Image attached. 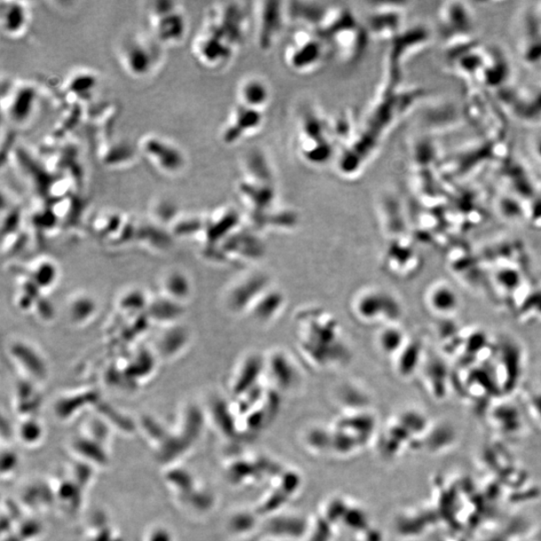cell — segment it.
Returning <instances> with one entry per match:
<instances>
[{
    "label": "cell",
    "mask_w": 541,
    "mask_h": 541,
    "mask_svg": "<svg viewBox=\"0 0 541 541\" xmlns=\"http://www.w3.org/2000/svg\"><path fill=\"white\" fill-rule=\"evenodd\" d=\"M252 23L245 3H218L207 10L192 44L193 57L208 70H221L237 58Z\"/></svg>",
    "instance_id": "1"
},
{
    "label": "cell",
    "mask_w": 541,
    "mask_h": 541,
    "mask_svg": "<svg viewBox=\"0 0 541 541\" xmlns=\"http://www.w3.org/2000/svg\"><path fill=\"white\" fill-rule=\"evenodd\" d=\"M295 339L298 352L316 370L346 366L351 350L341 325L323 308H305L296 314Z\"/></svg>",
    "instance_id": "2"
},
{
    "label": "cell",
    "mask_w": 541,
    "mask_h": 541,
    "mask_svg": "<svg viewBox=\"0 0 541 541\" xmlns=\"http://www.w3.org/2000/svg\"><path fill=\"white\" fill-rule=\"evenodd\" d=\"M236 190L251 228L272 229L284 207L278 203L275 170L268 156L259 148L249 151L243 158Z\"/></svg>",
    "instance_id": "3"
},
{
    "label": "cell",
    "mask_w": 541,
    "mask_h": 541,
    "mask_svg": "<svg viewBox=\"0 0 541 541\" xmlns=\"http://www.w3.org/2000/svg\"><path fill=\"white\" fill-rule=\"evenodd\" d=\"M296 154L314 168L326 166L337 158V142L332 123L314 107H305L298 116L295 129Z\"/></svg>",
    "instance_id": "4"
},
{
    "label": "cell",
    "mask_w": 541,
    "mask_h": 541,
    "mask_svg": "<svg viewBox=\"0 0 541 541\" xmlns=\"http://www.w3.org/2000/svg\"><path fill=\"white\" fill-rule=\"evenodd\" d=\"M331 44L335 56L354 61L362 56L370 35L347 7L327 6L317 29Z\"/></svg>",
    "instance_id": "5"
},
{
    "label": "cell",
    "mask_w": 541,
    "mask_h": 541,
    "mask_svg": "<svg viewBox=\"0 0 541 541\" xmlns=\"http://www.w3.org/2000/svg\"><path fill=\"white\" fill-rule=\"evenodd\" d=\"M335 57L332 46L318 30L295 27L283 52L287 68L298 75H312Z\"/></svg>",
    "instance_id": "6"
},
{
    "label": "cell",
    "mask_w": 541,
    "mask_h": 541,
    "mask_svg": "<svg viewBox=\"0 0 541 541\" xmlns=\"http://www.w3.org/2000/svg\"><path fill=\"white\" fill-rule=\"evenodd\" d=\"M163 45L150 35L129 33L116 46L122 68L131 77L146 78L158 70L163 60Z\"/></svg>",
    "instance_id": "7"
},
{
    "label": "cell",
    "mask_w": 541,
    "mask_h": 541,
    "mask_svg": "<svg viewBox=\"0 0 541 541\" xmlns=\"http://www.w3.org/2000/svg\"><path fill=\"white\" fill-rule=\"evenodd\" d=\"M351 311L359 322L364 324H397L402 316V306L397 298L379 287L360 290L352 298Z\"/></svg>",
    "instance_id": "8"
},
{
    "label": "cell",
    "mask_w": 541,
    "mask_h": 541,
    "mask_svg": "<svg viewBox=\"0 0 541 541\" xmlns=\"http://www.w3.org/2000/svg\"><path fill=\"white\" fill-rule=\"evenodd\" d=\"M147 20L148 33L163 46L182 43L189 28L184 7L171 0H155L148 4Z\"/></svg>",
    "instance_id": "9"
},
{
    "label": "cell",
    "mask_w": 541,
    "mask_h": 541,
    "mask_svg": "<svg viewBox=\"0 0 541 541\" xmlns=\"http://www.w3.org/2000/svg\"><path fill=\"white\" fill-rule=\"evenodd\" d=\"M138 150L148 166L163 176H178L187 167V159L183 148L159 133H147L140 139Z\"/></svg>",
    "instance_id": "10"
},
{
    "label": "cell",
    "mask_w": 541,
    "mask_h": 541,
    "mask_svg": "<svg viewBox=\"0 0 541 541\" xmlns=\"http://www.w3.org/2000/svg\"><path fill=\"white\" fill-rule=\"evenodd\" d=\"M252 22L258 48L269 52L288 26L287 3L261 2L252 7Z\"/></svg>",
    "instance_id": "11"
},
{
    "label": "cell",
    "mask_w": 541,
    "mask_h": 541,
    "mask_svg": "<svg viewBox=\"0 0 541 541\" xmlns=\"http://www.w3.org/2000/svg\"><path fill=\"white\" fill-rule=\"evenodd\" d=\"M266 111L235 103L221 129V139L226 146H234L253 137L262 130Z\"/></svg>",
    "instance_id": "12"
},
{
    "label": "cell",
    "mask_w": 541,
    "mask_h": 541,
    "mask_svg": "<svg viewBox=\"0 0 541 541\" xmlns=\"http://www.w3.org/2000/svg\"><path fill=\"white\" fill-rule=\"evenodd\" d=\"M271 286V280L265 273L250 272L235 281L227 290L225 307L235 315L247 314L251 306Z\"/></svg>",
    "instance_id": "13"
},
{
    "label": "cell",
    "mask_w": 541,
    "mask_h": 541,
    "mask_svg": "<svg viewBox=\"0 0 541 541\" xmlns=\"http://www.w3.org/2000/svg\"><path fill=\"white\" fill-rule=\"evenodd\" d=\"M7 355L22 378L41 384L49 378L50 366L44 355L34 344L14 339L7 346Z\"/></svg>",
    "instance_id": "14"
},
{
    "label": "cell",
    "mask_w": 541,
    "mask_h": 541,
    "mask_svg": "<svg viewBox=\"0 0 541 541\" xmlns=\"http://www.w3.org/2000/svg\"><path fill=\"white\" fill-rule=\"evenodd\" d=\"M302 378L299 365L286 351L274 349L265 355L264 378L274 388L292 389L300 383Z\"/></svg>",
    "instance_id": "15"
},
{
    "label": "cell",
    "mask_w": 541,
    "mask_h": 541,
    "mask_svg": "<svg viewBox=\"0 0 541 541\" xmlns=\"http://www.w3.org/2000/svg\"><path fill=\"white\" fill-rule=\"evenodd\" d=\"M5 98L3 107L11 123L21 125L33 120L38 101L37 91L33 85L11 84L6 97H3Z\"/></svg>",
    "instance_id": "16"
},
{
    "label": "cell",
    "mask_w": 541,
    "mask_h": 541,
    "mask_svg": "<svg viewBox=\"0 0 541 541\" xmlns=\"http://www.w3.org/2000/svg\"><path fill=\"white\" fill-rule=\"evenodd\" d=\"M265 373V354L249 352L243 356L231 376V389L235 395L246 394L260 386Z\"/></svg>",
    "instance_id": "17"
},
{
    "label": "cell",
    "mask_w": 541,
    "mask_h": 541,
    "mask_svg": "<svg viewBox=\"0 0 541 541\" xmlns=\"http://www.w3.org/2000/svg\"><path fill=\"white\" fill-rule=\"evenodd\" d=\"M191 341L190 329L182 322H179L162 327L152 348L159 359L172 360L183 354L189 347Z\"/></svg>",
    "instance_id": "18"
},
{
    "label": "cell",
    "mask_w": 541,
    "mask_h": 541,
    "mask_svg": "<svg viewBox=\"0 0 541 541\" xmlns=\"http://www.w3.org/2000/svg\"><path fill=\"white\" fill-rule=\"evenodd\" d=\"M158 359L153 348H138L115 361V366L130 384H138L154 375Z\"/></svg>",
    "instance_id": "19"
},
{
    "label": "cell",
    "mask_w": 541,
    "mask_h": 541,
    "mask_svg": "<svg viewBox=\"0 0 541 541\" xmlns=\"http://www.w3.org/2000/svg\"><path fill=\"white\" fill-rule=\"evenodd\" d=\"M403 20L402 7L395 4H384L374 7L372 12L367 15L365 28L368 35L386 38L396 36L399 34ZM398 36V35H397Z\"/></svg>",
    "instance_id": "20"
},
{
    "label": "cell",
    "mask_w": 541,
    "mask_h": 541,
    "mask_svg": "<svg viewBox=\"0 0 541 541\" xmlns=\"http://www.w3.org/2000/svg\"><path fill=\"white\" fill-rule=\"evenodd\" d=\"M227 257L233 256L236 261H256L262 255L263 246L255 232L239 228L221 243Z\"/></svg>",
    "instance_id": "21"
},
{
    "label": "cell",
    "mask_w": 541,
    "mask_h": 541,
    "mask_svg": "<svg viewBox=\"0 0 541 541\" xmlns=\"http://www.w3.org/2000/svg\"><path fill=\"white\" fill-rule=\"evenodd\" d=\"M285 306V295L272 285L251 306L247 315L252 317L259 324L269 325L283 314Z\"/></svg>",
    "instance_id": "22"
},
{
    "label": "cell",
    "mask_w": 541,
    "mask_h": 541,
    "mask_svg": "<svg viewBox=\"0 0 541 541\" xmlns=\"http://www.w3.org/2000/svg\"><path fill=\"white\" fill-rule=\"evenodd\" d=\"M270 85L262 76H247L242 78L236 91V101L267 112L271 103Z\"/></svg>",
    "instance_id": "23"
},
{
    "label": "cell",
    "mask_w": 541,
    "mask_h": 541,
    "mask_svg": "<svg viewBox=\"0 0 541 541\" xmlns=\"http://www.w3.org/2000/svg\"><path fill=\"white\" fill-rule=\"evenodd\" d=\"M27 4L20 2H3L0 9V26L3 34L18 38L26 33L30 20Z\"/></svg>",
    "instance_id": "24"
},
{
    "label": "cell",
    "mask_w": 541,
    "mask_h": 541,
    "mask_svg": "<svg viewBox=\"0 0 541 541\" xmlns=\"http://www.w3.org/2000/svg\"><path fill=\"white\" fill-rule=\"evenodd\" d=\"M146 314L150 322L169 326L180 322L185 315V305L159 294L150 298Z\"/></svg>",
    "instance_id": "25"
},
{
    "label": "cell",
    "mask_w": 541,
    "mask_h": 541,
    "mask_svg": "<svg viewBox=\"0 0 541 541\" xmlns=\"http://www.w3.org/2000/svg\"><path fill=\"white\" fill-rule=\"evenodd\" d=\"M426 302L431 311L441 316H450L459 309L458 294L451 286L439 283L430 288Z\"/></svg>",
    "instance_id": "26"
},
{
    "label": "cell",
    "mask_w": 541,
    "mask_h": 541,
    "mask_svg": "<svg viewBox=\"0 0 541 541\" xmlns=\"http://www.w3.org/2000/svg\"><path fill=\"white\" fill-rule=\"evenodd\" d=\"M161 289V294L185 305L193 294V282L184 271L172 269L163 276Z\"/></svg>",
    "instance_id": "27"
},
{
    "label": "cell",
    "mask_w": 541,
    "mask_h": 541,
    "mask_svg": "<svg viewBox=\"0 0 541 541\" xmlns=\"http://www.w3.org/2000/svg\"><path fill=\"white\" fill-rule=\"evenodd\" d=\"M99 304L96 298L88 293H77L67 305V315L69 322L75 326L89 324L97 316Z\"/></svg>",
    "instance_id": "28"
},
{
    "label": "cell",
    "mask_w": 541,
    "mask_h": 541,
    "mask_svg": "<svg viewBox=\"0 0 541 541\" xmlns=\"http://www.w3.org/2000/svg\"><path fill=\"white\" fill-rule=\"evenodd\" d=\"M99 86V77L95 73L77 70L68 77L65 85L68 97L74 101L91 100Z\"/></svg>",
    "instance_id": "29"
},
{
    "label": "cell",
    "mask_w": 541,
    "mask_h": 541,
    "mask_svg": "<svg viewBox=\"0 0 541 541\" xmlns=\"http://www.w3.org/2000/svg\"><path fill=\"white\" fill-rule=\"evenodd\" d=\"M422 356L423 348L420 341L410 338L394 358L395 371L400 378H409L418 372Z\"/></svg>",
    "instance_id": "30"
},
{
    "label": "cell",
    "mask_w": 541,
    "mask_h": 541,
    "mask_svg": "<svg viewBox=\"0 0 541 541\" xmlns=\"http://www.w3.org/2000/svg\"><path fill=\"white\" fill-rule=\"evenodd\" d=\"M59 275L58 265L50 259H41V260L36 261L34 265H31L27 273V276L41 289L43 293L50 291L52 288L56 286Z\"/></svg>",
    "instance_id": "31"
},
{
    "label": "cell",
    "mask_w": 541,
    "mask_h": 541,
    "mask_svg": "<svg viewBox=\"0 0 541 541\" xmlns=\"http://www.w3.org/2000/svg\"><path fill=\"white\" fill-rule=\"evenodd\" d=\"M409 339L402 328L397 324H390L380 329L376 341L384 354L394 358Z\"/></svg>",
    "instance_id": "32"
},
{
    "label": "cell",
    "mask_w": 541,
    "mask_h": 541,
    "mask_svg": "<svg viewBox=\"0 0 541 541\" xmlns=\"http://www.w3.org/2000/svg\"><path fill=\"white\" fill-rule=\"evenodd\" d=\"M150 298L142 289H129L117 299V309L122 315L130 318L143 315L146 314Z\"/></svg>",
    "instance_id": "33"
},
{
    "label": "cell",
    "mask_w": 541,
    "mask_h": 541,
    "mask_svg": "<svg viewBox=\"0 0 541 541\" xmlns=\"http://www.w3.org/2000/svg\"><path fill=\"white\" fill-rule=\"evenodd\" d=\"M444 22L447 28H452L461 31H470L473 28V19L465 7L459 4L445 7L443 12Z\"/></svg>",
    "instance_id": "34"
},
{
    "label": "cell",
    "mask_w": 541,
    "mask_h": 541,
    "mask_svg": "<svg viewBox=\"0 0 541 541\" xmlns=\"http://www.w3.org/2000/svg\"><path fill=\"white\" fill-rule=\"evenodd\" d=\"M34 310L36 312L37 316L44 321L52 320L54 316L52 304L45 300L44 297L37 301Z\"/></svg>",
    "instance_id": "35"
},
{
    "label": "cell",
    "mask_w": 541,
    "mask_h": 541,
    "mask_svg": "<svg viewBox=\"0 0 541 541\" xmlns=\"http://www.w3.org/2000/svg\"><path fill=\"white\" fill-rule=\"evenodd\" d=\"M171 535L164 529H155L147 536V541H171Z\"/></svg>",
    "instance_id": "36"
}]
</instances>
